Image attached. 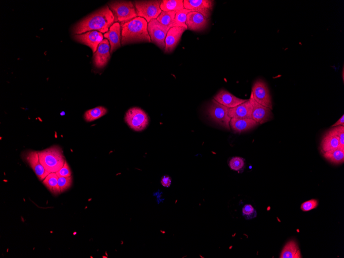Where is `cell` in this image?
I'll use <instances>...</instances> for the list:
<instances>
[{
  "label": "cell",
  "instance_id": "obj_10",
  "mask_svg": "<svg viewBox=\"0 0 344 258\" xmlns=\"http://www.w3.org/2000/svg\"><path fill=\"white\" fill-rule=\"evenodd\" d=\"M22 158L33 169L40 180H44L50 174L42 164L38 152L27 151L23 153Z\"/></svg>",
  "mask_w": 344,
  "mask_h": 258
},
{
  "label": "cell",
  "instance_id": "obj_5",
  "mask_svg": "<svg viewBox=\"0 0 344 258\" xmlns=\"http://www.w3.org/2000/svg\"><path fill=\"white\" fill-rule=\"evenodd\" d=\"M162 1L136 2L133 5L137 16L143 18L147 23L157 20L162 11L160 5Z\"/></svg>",
  "mask_w": 344,
  "mask_h": 258
},
{
  "label": "cell",
  "instance_id": "obj_29",
  "mask_svg": "<svg viewBox=\"0 0 344 258\" xmlns=\"http://www.w3.org/2000/svg\"><path fill=\"white\" fill-rule=\"evenodd\" d=\"M229 166L234 171H242L245 167V160L240 157H233L229 161Z\"/></svg>",
  "mask_w": 344,
  "mask_h": 258
},
{
  "label": "cell",
  "instance_id": "obj_7",
  "mask_svg": "<svg viewBox=\"0 0 344 258\" xmlns=\"http://www.w3.org/2000/svg\"><path fill=\"white\" fill-rule=\"evenodd\" d=\"M125 119L129 126L137 132L144 130L148 125L149 121L146 114L138 107L129 109L126 113Z\"/></svg>",
  "mask_w": 344,
  "mask_h": 258
},
{
  "label": "cell",
  "instance_id": "obj_28",
  "mask_svg": "<svg viewBox=\"0 0 344 258\" xmlns=\"http://www.w3.org/2000/svg\"><path fill=\"white\" fill-rule=\"evenodd\" d=\"M191 12L192 11L184 9L177 13L175 20L178 27H184L188 30L186 25L187 17Z\"/></svg>",
  "mask_w": 344,
  "mask_h": 258
},
{
  "label": "cell",
  "instance_id": "obj_4",
  "mask_svg": "<svg viewBox=\"0 0 344 258\" xmlns=\"http://www.w3.org/2000/svg\"><path fill=\"white\" fill-rule=\"evenodd\" d=\"M109 5L114 17V23L122 26L138 17L134 5L131 2H115Z\"/></svg>",
  "mask_w": 344,
  "mask_h": 258
},
{
  "label": "cell",
  "instance_id": "obj_36",
  "mask_svg": "<svg viewBox=\"0 0 344 258\" xmlns=\"http://www.w3.org/2000/svg\"><path fill=\"white\" fill-rule=\"evenodd\" d=\"M338 126H344V116L342 115L341 117L335 123L332 127H336Z\"/></svg>",
  "mask_w": 344,
  "mask_h": 258
},
{
  "label": "cell",
  "instance_id": "obj_20",
  "mask_svg": "<svg viewBox=\"0 0 344 258\" xmlns=\"http://www.w3.org/2000/svg\"><path fill=\"white\" fill-rule=\"evenodd\" d=\"M259 124L253 119H237L232 118L230 126L236 133H241L250 131Z\"/></svg>",
  "mask_w": 344,
  "mask_h": 258
},
{
  "label": "cell",
  "instance_id": "obj_15",
  "mask_svg": "<svg viewBox=\"0 0 344 258\" xmlns=\"http://www.w3.org/2000/svg\"><path fill=\"white\" fill-rule=\"evenodd\" d=\"M187 30L184 27H174L169 29L165 41L164 51L165 53H171L175 50L181 41L183 33Z\"/></svg>",
  "mask_w": 344,
  "mask_h": 258
},
{
  "label": "cell",
  "instance_id": "obj_27",
  "mask_svg": "<svg viewBox=\"0 0 344 258\" xmlns=\"http://www.w3.org/2000/svg\"><path fill=\"white\" fill-rule=\"evenodd\" d=\"M107 113L106 108L99 106L87 110L84 115V119L87 122H92L105 116Z\"/></svg>",
  "mask_w": 344,
  "mask_h": 258
},
{
  "label": "cell",
  "instance_id": "obj_25",
  "mask_svg": "<svg viewBox=\"0 0 344 258\" xmlns=\"http://www.w3.org/2000/svg\"><path fill=\"white\" fill-rule=\"evenodd\" d=\"M177 13L175 12L162 11L157 19V21L169 28L178 27L175 20Z\"/></svg>",
  "mask_w": 344,
  "mask_h": 258
},
{
  "label": "cell",
  "instance_id": "obj_31",
  "mask_svg": "<svg viewBox=\"0 0 344 258\" xmlns=\"http://www.w3.org/2000/svg\"><path fill=\"white\" fill-rule=\"evenodd\" d=\"M329 131L338 137L340 148L344 149V126L334 127Z\"/></svg>",
  "mask_w": 344,
  "mask_h": 258
},
{
  "label": "cell",
  "instance_id": "obj_24",
  "mask_svg": "<svg viewBox=\"0 0 344 258\" xmlns=\"http://www.w3.org/2000/svg\"><path fill=\"white\" fill-rule=\"evenodd\" d=\"M59 178L56 173H51L43 180L44 185L54 195L61 193L58 183Z\"/></svg>",
  "mask_w": 344,
  "mask_h": 258
},
{
  "label": "cell",
  "instance_id": "obj_32",
  "mask_svg": "<svg viewBox=\"0 0 344 258\" xmlns=\"http://www.w3.org/2000/svg\"><path fill=\"white\" fill-rule=\"evenodd\" d=\"M59 186L61 193L68 190L72 185V177H59L58 180Z\"/></svg>",
  "mask_w": 344,
  "mask_h": 258
},
{
  "label": "cell",
  "instance_id": "obj_19",
  "mask_svg": "<svg viewBox=\"0 0 344 258\" xmlns=\"http://www.w3.org/2000/svg\"><path fill=\"white\" fill-rule=\"evenodd\" d=\"M252 112L253 107L249 99L244 103L229 109L228 115L231 119H252Z\"/></svg>",
  "mask_w": 344,
  "mask_h": 258
},
{
  "label": "cell",
  "instance_id": "obj_30",
  "mask_svg": "<svg viewBox=\"0 0 344 258\" xmlns=\"http://www.w3.org/2000/svg\"><path fill=\"white\" fill-rule=\"evenodd\" d=\"M242 215L246 220H250L256 217L257 213L251 205L247 204L242 208Z\"/></svg>",
  "mask_w": 344,
  "mask_h": 258
},
{
  "label": "cell",
  "instance_id": "obj_13",
  "mask_svg": "<svg viewBox=\"0 0 344 258\" xmlns=\"http://www.w3.org/2000/svg\"><path fill=\"white\" fill-rule=\"evenodd\" d=\"M252 107V119L259 124L265 123L273 118L272 109L258 103L251 94L249 99Z\"/></svg>",
  "mask_w": 344,
  "mask_h": 258
},
{
  "label": "cell",
  "instance_id": "obj_35",
  "mask_svg": "<svg viewBox=\"0 0 344 258\" xmlns=\"http://www.w3.org/2000/svg\"><path fill=\"white\" fill-rule=\"evenodd\" d=\"M161 183L163 187L168 188L171 185V179L168 175H164L161 178Z\"/></svg>",
  "mask_w": 344,
  "mask_h": 258
},
{
  "label": "cell",
  "instance_id": "obj_34",
  "mask_svg": "<svg viewBox=\"0 0 344 258\" xmlns=\"http://www.w3.org/2000/svg\"><path fill=\"white\" fill-rule=\"evenodd\" d=\"M56 174L59 177H67L71 176L72 172L66 160L65 161L64 167L60 171L56 172Z\"/></svg>",
  "mask_w": 344,
  "mask_h": 258
},
{
  "label": "cell",
  "instance_id": "obj_18",
  "mask_svg": "<svg viewBox=\"0 0 344 258\" xmlns=\"http://www.w3.org/2000/svg\"><path fill=\"white\" fill-rule=\"evenodd\" d=\"M104 37L107 39L110 45V53L121 47V26L119 23H114L106 33Z\"/></svg>",
  "mask_w": 344,
  "mask_h": 258
},
{
  "label": "cell",
  "instance_id": "obj_14",
  "mask_svg": "<svg viewBox=\"0 0 344 258\" xmlns=\"http://www.w3.org/2000/svg\"><path fill=\"white\" fill-rule=\"evenodd\" d=\"M110 44L107 39H104L100 44L97 51L93 54V63L98 68H104L110 59Z\"/></svg>",
  "mask_w": 344,
  "mask_h": 258
},
{
  "label": "cell",
  "instance_id": "obj_17",
  "mask_svg": "<svg viewBox=\"0 0 344 258\" xmlns=\"http://www.w3.org/2000/svg\"><path fill=\"white\" fill-rule=\"evenodd\" d=\"M214 100L229 109L234 108L247 101L236 97L225 89L221 90L215 96Z\"/></svg>",
  "mask_w": 344,
  "mask_h": 258
},
{
  "label": "cell",
  "instance_id": "obj_12",
  "mask_svg": "<svg viewBox=\"0 0 344 258\" xmlns=\"http://www.w3.org/2000/svg\"><path fill=\"white\" fill-rule=\"evenodd\" d=\"M74 39L77 42L90 47L94 54L100 44L103 41L104 36L101 32L93 31L75 35Z\"/></svg>",
  "mask_w": 344,
  "mask_h": 258
},
{
  "label": "cell",
  "instance_id": "obj_23",
  "mask_svg": "<svg viewBox=\"0 0 344 258\" xmlns=\"http://www.w3.org/2000/svg\"><path fill=\"white\" fill-rule=\"evenodd\" d=\"M160 9L162 11L178 12L184 9L183 0H163L161 2Z\"/></svg>",
  "mask_w": 344,
  "mask_h": 258
},
{
  "label": "cell",
  "instance_id": "obj_2",
  "mask_svg": "<svg viewBox=\"0 0 344 258\" xmlns=\"http://www.w3.org/2000/svg\"><path fill=\"white\" fill-rule=\"evenodd\" d=\"M121 26V44L123 46L137 42L151 43L147 26L143 18L137 17Z\"/></svg>",
  "mask_w": 344,
  "mask_h": 258
},
{
  "label": "cell",
  "instance_id": "obj_16",
  "mask_svg": "<svg viewBox=\"0 0 344 258\" xmlns=\"http://www.w3.org/2000/svg\"><path fill=\"white\" fill-rule=\"evenodd\" d=\"M209 24V19L197 12H190L187 17L186 25L188 30L202 31L205 30Z\"/></svg>",
  "mask_w": 344,
  "mask_h": 258
},
{
  "label": "cell",
  "instance_id": "obj_22",
  "mask_svg": "<svg viewBox=\"0 0 344 258\" xmlns=\"http://www.w3.org/2000/svg\"><path fill=\"white\" fill-rule=\"evenodd\" d=\"M280 258H301V253L297 243L293 241L288 242L283 247Z\"/></svg>",
  "mask_w": 344,
  "mask_h": 258
},
{
  "label": "cell",
  "instance_id": "obj_8",
  "mask_svg": "<svg viewBox=\"0 0 344 258\" xmlns=\"http://www.w3.org/2000/svg\"><path fill=\"white\" fill-rule=\"evenodd\" d=\"M169 29L159 23L157 20H151L148 23L147 26L151 42L164 50L165 39Z\"/></svg>",
  "mask_w": 344,
  "mask_h": 258
},
{
  "label": "cell",
  "instance_id": "obj_1",
  "mask_svg": "<svg viewBox=\"0 0 344 258\" xmlns=\"http://www.w3.org/2000/svg\"><path fill=\"white\" fill-rule=\"evenodd\" d=\"M114 24V17L108 6H105L77 24L73 29L75 35L90 31L107 33Z\"/></svg>",
  "mask_w": 344,
  "mask_h": 258
},
{
  "label": "cell",
  "instance_id": "obj_6",
  "mask_svg": "<svg viewBox=\"0 0 344 258\" xmlns=\"http://www.w3.org/2000/svg\"><path fill=\"white\" fill-rule=\"evenodd\" d=\"M228 108L213 100L207 109V114L214 122L224 128L230 130L231 118L228 115Z\"/></svg>",
  "mask_w": 344,
  "mask_h": 258
},
{
  "label": "cell",
  "instance_id": "obj_11",
  "mask_svg": "<svg viewBox=\"0 0 344 258\" xmlns=\"http://www.w3.org/2000/svg\"><path fill=\"white\" fill-rule=\"evenodd\" d=\"M214 6L212 0H184V9L192 12H197L209 19Z\"/></svg>",
  "mask_w": 344,
  "mask_h": 258
},
{
  "label": "cell",
  "instance_id": "obj_9",
  "mask_svg": "<svg viewBox=\"0 0 344 258\" xmlns=\"http://www.w3.org/2000/svg\"><path fill=\"white\" fill-rule=\"evenodd\" d=\"M251 94L258 103L272 110L273 104L270 90L263 80L259 79L254 83Z\"/></svg>",
  "mask_w": 344,
  "mask_h": 258
},
{
  "label": "cell",
  "instance_id": "obj_26",
  "mask_svg": "<svg viewBox=\"0 0 344 258\" xmlns=\"http://www.w3.org/2000/svg\"><path fill=\"white\" fill-rule=\"evenodd\" d=\"M323 157L332 163L338 164L344 161V150L338 148L322 153Z\"/></svg>",
  "mask_w": 344,
  "mask_h": 258
},
{
  "label": "cell",
  "instance_id": "obj_33",
  "mask_svg": "<svg viewBox=\"0 0 344 258\" xmlns=\"http://www.w3.org/2000/svg\"><path fill=\"white\" fill-rule=\"evenodd\" d=\"M318 201L313 199L304 202L301 205V209L304 212L311 211L316 208L318 206Z\"/></svg>",
  "mask_w": 344,
  "mask_h": 258
},
{
  "label": "cell",
  "instance_id": "obj_3",
  "mask_svg": "<svg viewBox=\"0 0 344 258\" xmlns=\"http://www.w3.org/2000/svg\"><path fill=\"white\" fill-rule=\"evenodd\" d=\"M38 153L42 164L50 173L58 172L64 165L65 157L62 149L59 145L38 151Z\"/></svg>",
  "mask_w": 344,
  "mask_h": 258
},
{
  "label": "cell",
  "instance_id": "obj_21",
  "mask_svg": "<svg viewBox=\"0 0 344 258\" xmlns=\"http://www.w3.org/2000/svg\"><path fill=\"white\" fill-rule=\"evenodd\" d=\"M320 146L322 153L338 148L341 149L338 137L329 131L323 137Z\"/></svg>",
  "mask_w": 344,
  "mask_h": 258
}]
</instances>
